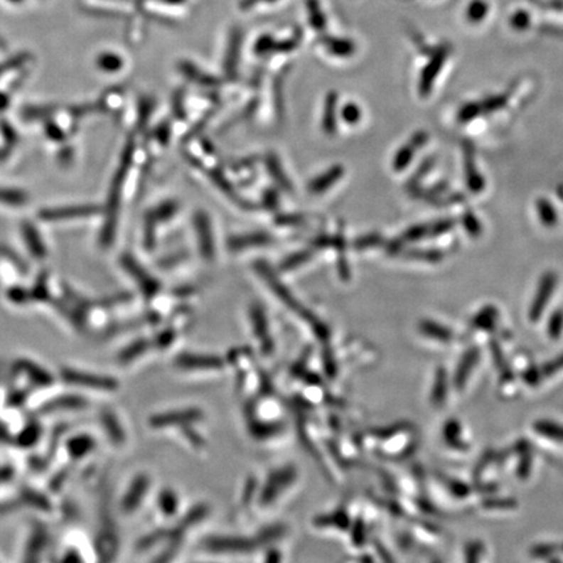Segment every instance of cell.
Segmentation results:
<instances>
[{
  "mask_svg": "<svg viewBox=\"0 0 563 563\" xmlns=\"http://www.w3.org/2000/svg\"><path fill=\"white\" fill-rule=\"evenodd\" d=\"M478 550H483V545L481 544H471L466 550L467 554V561H478Z\"/></svg>",
  "mask_w": 563,
  "mask_h": 563,
  "instance_id": "obj_25",
  "label": "cell"
},
{
  "mask_svg": "<svg viewBox=\"0 0 563 563\" xmlns=\"http://www.w3.org/2000/svg\"><path fill=\"white\" fill-rule=\"evenodd\" d=\"M561 369H563V356L557 358L554 361L547 363V365L541 369L540 375H541V378H542V377H550V375H554V373H557V372L561 370Z\"/></svg>",
  "mask_w": 563,
  "mask_h": 563,
  "instance_id": "obj_22",
  "label": "cell"
},
{
  "mask_svg": "<svg viewBox=\"0 0 563 563\" xmlns=\"http://www.w3.org/2000/svg\"><path fill=\"white\" fill-rule=\"evenodd\" d=\"M159 508L162 510L166 516H172L176 514L179 508V498L172 490H164L159 495Z\"/></svg>",
  "mask_w": 563,
  "mask_h": 563,
  "instance_id": "obj_16",
  "label": "cell"
},
{
  "mask_svg": "<svg viewBox=\"0 0 563 563\" xmlns=\"http://www.w3.org/2000/svg\"><path fill=\"white\" fill-rule=\"evenodd\" d=\"M328 46L336 54L345 55L352 51V45L348 41H334L333 39V41H330Z\"/></svg>",
  "mask_w": 563,
  "mask_h": 563,
  "instance_id": "obj_23",
  "label": "cell"
},
{
  "mask_svg": "<svg viewBox=\"0 0 563 563\" xmlns=\"http://www.w3.org/2000/svg\"><path fill=\"white\" fill-rule=\"evenodd\" d=\"M176 367L186 370H215L223 368V361L217 356H195L184 353L176 359Z\"/></svg>",
  "mask_w": 563,
  "mask_h": 563,
  "instance_id": "obj_6",
  "label": "cell"
},
{
  "mask_svg": "<svg viewBox=\"0 0 563 563\" xmlns=\"http://www.w3.org/2000/svg\"><path fill=\"white\" fill-rule=\"evenodd\" d=\"M562 328L563 314L561 312H557V314H554V316L552 317L550 322H549V328H547V331H549V336H550V338H554V339H557L558 336H561Z\"/></svg>",
  "mask_w": 563,
  "mask_h": 563,
  "instance_id": "obj_21",
  "label": "cell"
},
{
  "mask_svg": "<svg viewBox=\"0 0 563 563\" xmlns=\"http://www.w3.org/2000/svg\"><path fill=\"white\" fill-rule=\"evenodd\" d=\"M447 375H446L445 369L439 368L437 370V375H436V381H434V387L431 391V402L436 406H441L446 399V391H447Z\"/></svg>",
  "mask_w": 563,
  "mask_h": 563,
  "instance_id": "obj_15",
  "label": "cell"
},
{
  "mask_svg": "<svg viewBox=\"0 0 563 563\" xmlns=\"http://www.w3.org/2000/svg\"><path fill=\"white\" fill-rule=\"evenodd\" d=\"M150 486V478L146 475H139L129 485L128 492L122 500V511L123 514H132L134 510L140 508L144 497L148 493Z\"/></svg>",
  "mask_w": 563,
  "mask_h": 563,
  "instance_id": "obj_4",
  "label": "cell"
},
{
  "mask_svg": "<svg viewBox=\"0 0 563 563\" xmlns=\"http://www.w3.org/2000/svg\"><path fill=\"white\" fill-rule=\"evenodd\" d=\"M469 9H471V11H469V17H471L472 20H478V18H481V17L485 15V12H486V7H485V4L483 1H476V3H473Z\"/></svg>",
  "mask_w": 563,
  "mask_h": 563,
  "instance_id": "obj_24",
  "label": "cell"
},
{
  "mask_svg": "<svg viewBox=\"0 0 563 563\" xmlns=\"http://www.w3.org/2000/svg\"><path fill=\"white\" fill-rule=\"evenodd\" d=\"M11 476V469H1L0 471V481H3V480H7Z\"/></svg>",
  "mask_w": 563,
  "mask_h": 563,
  "instance_id": "obj_27",
  "label": "cell"
},
{
  "mask_svg": "<svg viewBox=\"0 0 563 563\" xmlns=\"http://www.w3.org/2000/svg\"><path fill=\"white\" fill-rule=\"evenodd\" d=\"M252 320H253V328L256 336L261 339V341H266L267 336V321H266L265 313L261 308H253L252 309Z\"/></svg>",
  "mask_w": 563,
  "mask_h": 563,
  "instance_id": "obj_17",
  "label": "cell"
},
{
  "mask_svg": "<svg viewBox=\"0 0 563 563\" xmlns=\"http://www.w3.org/2000/svg\"><path fill=\"white\" fill-rule=\"evenodd\" d=\"M535 430L549 439H553L557 442H563V427L558 425L557 422H547V420H540L535 424Z\"/></svg>",
  "mask_w": 563,
  "mask_h": 563,
  "instance_id": "obj_13",
  "label": "cell"
},
{
  "mask_svg": "<svg viewBox=\"0 0 563 563\" xmlns=\"http://www.w3.org/2000/svg\"><path fill=\"white\" fill-rule=\"evenodd\" d=\"M67 447H68L67 450H68V453H70L72 458L80 459V458L85 456L86 454H89L93 450V438L85 437V436L84 437L73 438Z\"/></svg>",
  "mask_w": 563,
  "mask_h": 563,
  "instance_id": "obj_12",
  "label": "cell"
},
{
  "mask_svg": "<svg viewBox=\"0 0 563 563\" xmlns=\"http://www.w3.org/2000/svg\"><path fill=\"white\" fill-rule=\"evenodd\" d=\"M151 344H153L151 341H148V339H140V341H137L136 343L128 345L127 348H124L123 351L120 352L119 359H120L122 363H129V361H133V360L137 359L139 356H141L144 352L148 351L149 348L151 347Z\"/></svg>",
  "mask_w": 563,
  "mask_h": 563,
  "instance_id": "obj_14",
  "label": "cell"
},
{
  "mask_svg": "<svg viewBox=\"0 0 563 563\" xmlns=\"http://www.w3.org/2000/svg\"><path fill=\"white\" fill-rule=\"evenodd\" d=\"M497 312L493 308H488L484 312L480 313L476 318L473 320L472 326L477 328V330H484V328H492L493 323H494V318H495Z\"/></svg>",
  "mask_w": 563,
  "mask_h": 563,
  "instance_id": "obj_19",
  "label": "cell"
},
{
  "mask_svg": "<svg viewBox=\"0 0 563 563\" xmlns=\"http://www.w3.org/2000/svg\"><path fill=\"white\" fill-rule=\"evenodd\" d=\"M444 436H445V439L449 444H451L453 441H455V445L454 446L459 447V450H461V447H464V444L461 442V437L458 438V436H461V425L458 424V422H455V420L447 422L445 425V430H444Z\"/></svg>",
  "mask_w": 563,
  "mask_h": 563,
  "instance_id": "obj_18",
  "label": "cell"
},
{
  "mask_svg": "<svg viewBox=\"0 0 563 563\" xmlns=\"http://www.w3.org/2000/svg\"><path fill=\"white\" fill-rule=\"evenodd\" d=\"M256 545L257 541L232 536H214L205 541V547L214 552H250Z\"/></svg>",
  "mask_w": 563,
  "mask_h": 563,
  "instance_id": "obj_5",
  "label": "cell"
},
{
  "mask_svg": "<svg viewBox=\"0 0 563 563\" xmlns=\"http://www.w3.org/2000/svg\"><path fill=\"white\" fill-rule=\"evenodd\" d=\"M554 275H547V277H545V279L542 281L541 286H540L537 296L535 299L533 305H532L531 309H530V320H539L540 316L542 314L544 309H545V306H547V300H549V297L552 295V291L554 289Z\"/></svg>",
  "mask_w": 563,
  "mask_h": 563,
  "instance_id": "obj_7",
  "label": "cell"
},
{
  "mask_svg": "<svg viewBox=\"0 0 563 563\" xmlns=\"http://www.w3.org/2000/svg\"><path fill=\"white\" fill-rule=\"evenodd\" d=\"M203 419V412L197 408H188L180 411H171L153 416L149 424L154 429H164L168 427H187Z\"/></svg>",
  "mask_w": 563,
  "mask_h": 563,
  "instance_id": "obj_3",
  "label": "cell"
},
{
  "mask_svg": "<svg viewBox=\"0 0 563 563\" xmlns=\"http://www.w3.org/2000/svg\"><path fill=\"white\" fill-rule=\"evenodd\" d=\"M477 360H478V352H477L476 348L469 350V351L463 356L459 367L456 368L455 377H454V383H455V387H456L458 390H461V389L464 387V385L467 382L468 375H471L472 369L476 365Z\"/></svg>",
  "mask_w": 563,
  "mask_h": 563,
  "instance_id": "obj_8",
  "label": "cell"
},
{
  "mask_svg": "<svg viewBox=\"0 0 563 563\" xmlns=\"http://www.w3.org/2000/svg\"><path fill=\"white\" fill-rule=\"evenodd\" d=\"M308 7H309V16H311V23L314 25L316 28H321L325 25V16L322 15V12L318 7L317 0H309L308 1Z\"/></svg>",
  "mask_w": 563,
  "mask_h": 563,
  "instance_id": "obj_20",
  "label": "cell"
},
{
  "mask_svg": "<svg viewBox=\"0 0 563 563\" xmlns=\"http://www.w3.org/2000/svg\"><path fill=\"white\" fill-rule=\"evenodd\" d=\"M102 424L103 427H106L109 439L114 445L124 444V430L117 422V416H114V414H102Z\"/></svg>",
  "mask_w": 563,
  "mask_h": 563,
  "instance_id": "obj_11",
  "label": "cell"
},
{
  "mask_svg": "<svg viewBox=\"0 0 563 563\" xmlns=\"http://www.w3.org/2000/svg\"><path fill=\"white\" fill-rule=\"evenodd\" d=\"M87 406V400L80 397L67 395L63 398L54 399L46 403L43 407V412H54V411H68V409H82Z\"/></svg>",
  "mask_w": 563,
  "mask_h": 563,
  "instance_id": "obj_9",
  "label": "cell"
},
{
  "mask_svg": "<svg viewBox=\"0 0 563 563\" xmlns=\"http://www.w3.org/2000/svg\"><path fill=\"white\" fill-rule=\"evenodd\" d=\"M59 375L64 382L73 385L76 387H82L86 390L112 392L117 391L119 387V382L112 377L97 375L93 372H86L75 368H62Z\"/></svg>",
  "mask_w": 563,
  "mask_h": 563,
  "instance_id": "obj_1",
  "label": "cell"
},
{
  "mask_svg": "<svg viewBox=\"0 0 563 563\" xmlns=\"http://www.w3.org/2000/svg\"><path fill=\"white\" fill-rule=\"evenodd\" d=\"M295 477L296 472L294 467H286L273 472L267 478V483L259 495V503L264 506L270 505L286 488L294 483Z\"/></svg>",
  "mask_w": 563,
  "mask_h": 563,
  "instance_id": "obj_2",
  "label": "cell"
},
{
  "mask_svg": "<svg viewBox=\"0 0 563 563\" xmlns=\"http://www.w3.org/2000/svg\"><path fill=\"white\" fill-rule=\"evenodd\" d=\"M261 1H267V3H272V1H275V0H242V8L253 7V6H256V4H258V3H261Z\"/></svg>",
  "mask_w": 563,
  "mask_h": 563,
  "instance_id": "obj_26",
  "label": "cell"
},
{
  "mask_svg": "<svg viewBox=\"0 0 563 563\" xmlns=\"http://www.w3.org/2000/svg\"><path fill=\"white\" fill-rule=\"evenodd\" d=\"M420 331L424 336L439 342H450L454 338V333L450 328H445L433 321H422L420 323Z\"/></svg>",
  "mask_w": 563,
  "mask_h": 563,
  "instance_id": "obj_10",
  "label": "cell"
}]
</instances>
